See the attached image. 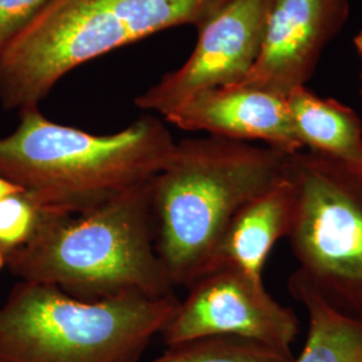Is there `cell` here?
<instances>
[{"mask_svg": "<svg viewBox=\"0 0 362 362\" xmlns=\"http://www.w3.org/2000/svg\"><path fill=\"white\" fill-rule=\"evenodd\" d=\"M288 155L211 134L176 143L152 180L156 251L173 287L207 274L235 214L285 177Z\"/></svg>", "mask_w": 362, "mask_h": 362, "instance_id": "6da1fadb", "label": "cell"}, {"mask_svg": "<svg viewBox=\"0 0 362 362\" xmlns=\"http://www.w3.org/2000/svg\"><path fill=\"white\" fill-rule=\"evenodd\" d=\"M19 117L16 129L0 139V175L42 206L69 215L152 180L176 145L152 115L104 136L57 124L39 106Z\"/></svg>", "mask_w": 362, "mask_h": 362, "instance_id": "7a4b0ae2", "label": "cell"}, {"mask_svg": "<svg viewBox=\"0 0 362 362\" xmlns=\"http://www.w3.org/2000/svg\"><path fill=\"white\" fill-rule=\"evenodd\" d=\"M152 180L81 214L52 212L7 270L88 302L128 293L173 294L156 251Z\"/></svg>", "mask_w": 362, "mask_h": 362, "instance_id": "3957f363", "label": "cell"}, {"mask_svg": "<svg viewBox=\"0 0 362 362\" xmlns=\"http://www.w3.org/2000/svg\"><path fill=\"white\" fill-rule=\"evenodd\" d=\"M228 1L55 0L0 52L1 106H39L78 66L172 27L197 28Z\"/></svg>", "mask_w": 362, "mask_h": 362, "instance_id": "277c9868", "label": "cell"}, {"mask_svg": "<svg viewBox=\"0 0 362 362\" xmlns=\"http://www.w3.org/2000/svg\"><path fill=\"white\" fill-rule=\"evenodd\" d=\"M179 303L141 293L88 302L19 281L0 306V362H137Z\"/></svg>", "mask_w": 362, "mask_h": 362, "instance_id": "5b68a950", "label": "cell"}, {"mask_svg": "<svg viewBox=\"0 0 362 362\" xmlns=\"http://www.w3.org/2000/svg\"><path fill=\"white\" fill-rule=\"evenodd\" d=\"M296 189L287 239L300 272L337 310L362 321V170L332 157L288 155Z\"/></svg>", "mask_w": 362, "mask_h": 362, "instance_id": "8992f818", "label": "cell"}, {"mask_svg": "<svg viewBox=\"0 0 362 362\" xmlns=\"http://www.w3.org/2000/svg\"><path fill=\"white\" fill-rule=\"evenodd\" d=\"M299 320L267 293L263 278L236 267H216L194 285L160 333L167 346L204 337H239L291 350Z\"/></svg>", "mask_w": 362, "mask_h": 362, "instance_id": "52a82bcc", "label": "cell"}, {"mask_svg": "<svg viewBox=\"0 0 362 362\" xmlns=\"http://www.w3.org/2000/svg\"><path fill=\"white\" fill-rule=\"evenodd\" d=\"M270 0H230L197 27L194 52L134 98L143 110L163 117L202 91L238 85L258 58Z\"/></svg>", "mask_w": 362, "mask_h": 362, "instance_id": "ba28073f", "label": "cell"}, {"mask_svg": "<svg viewBox=\"0 0 362 362\" xmlns=\"http://www.w3.org/2000/svg\"><path fill=\"white\" fill-rule=\"evenodd\" d=\"M348 15V0H270L258 58L245 79L233 86L287 98L306 86Z\"/></svg>", "mask_w": 362, "mask_h": 362, "instance_id": "9c48e42d", "label": "cell"}, {"mask_svg": "<svg viewBox=\"0 0 362 362\" xmlns=\"http://www.w3.org/2000/svg\"><path fill=\"white\" fill-rule=\"evenodd\" d=\"M164 118L182 130H200L246 143L263 141L286 153L303 149L285 97L257 88L227 86L202 91Z\"/></svg>", "mask_w": 362, "mask_h": 362, "instance_id": "30bf717a", "label": "cell"}, {"mask_svg": "<svg viewBox=\"0 0 362 362\" xmlns=\"http://www.w3.org/2000/svg\"><path fill=\"white\" fill-rule=\"evenodd\" d=\"M294 212L296 189L285 175L235 214L220 239L208 272L231 266L251 276L263 278V267L272 247L290 233Z\"/></svg>", "mask_w": 362, "mask_h": 362, "instance_id": "8fae6325", "label": "cell"}, {"mask_svg": "<svg viewBox=\"0 0 362 362\" xmlns=\"http://www.w3.org/2000/svg\"><path fill=\"white\" fill-rule=\"evenodd\" d=\"M286 100L303 148L362 170V122L351 107L321 98L306 86L291 91Z\"/></svg>", "mask_w": 362, "mask_h": 362, "instance_id": "7c38bea8", "label": "cell"}, {"mask_svg": "<svg viewBox=\"0 0 362 362\" xmlns=\"http://www.w3.org/2000/svg\"><path fill=\"white\" fill-rule=\"evenodd\" d=\"M287 287L309 318L303 349L293 362H362V321L329 305L298 270Z\"/></svg>", "mask_w": 362, "mask_h": 362, "instance_id": "4fadbf2b", "label": "cell"}, {"mask_svg": "<svg viewBox=\"0 0 362 362\" xmlns=\"http://www.w3.org/2000/svg\"><path fill=\"white\" fill-rule=\"evenodd\" d=\"M293 350H281L239 337H204L175 344L149 362H293Z\"/></svg>", "mask_w": 362, "mask_h": 362, "instance_id": "5bb4252c", "label": "cell"}, {"mask_svg": "<svg viewBox=\"0 0 362 362\" xmlns=\"http://www.w3.org/2000/svg\"><path fill=\"white\" fill-rule=\"evenodd\" d=\"M52 212L58 211L42 206L25 191L0 200V272L7 269L13 255L35 238Z\"/></svg>", "mask_w": 362, "mask_h": 362, "instance_id": "9a60e30c", "label": "cell"}, {"mask_svg": "<svg viewBox=\"0 0 362 362\" xmlns=\"http://www.w3.org/2000/svg\"><path fill=\"white\" fill-rule=\"evenodd\" d=\"M55 0H0V52Z\"/></svg>", "mask_w": 362, "mask_h": 362, "instance_id": "2e32d148", "label": "cell"}, {"mask_svg": "<svg viewBox=\"0 0 362 362\" xmlns=\"http://www.w3.org/2000/svg\"><path fill=\"white\" fill-rule=\"evenodd\" d=\"M19 191H23V189L0 175V200L10 194H15V192H19Z\"/></svg>", "mask_w": 362, "mask_h": 362, "instance_id": "e0dca14e", "label": "cell"}, {"mask_svg": "<svg viewBox=\"0 0 362 362\" xmlns=\"http://www.w3.org/2000/svg\"><path fill=\"white\" fill-rule=\"evenodd\" d=\"M354 46H356L357 52L361 55L362 58V30L358 33V35L354 38Z\"/></svg>", "mask_w": 362, "mask_h": 362, "instance_id": "ac0fdd59", "label": "cell"}]
</instances>
